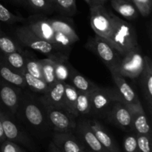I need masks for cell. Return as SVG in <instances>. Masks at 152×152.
Here are the masks:
<instances>
[{"label": "cell", "instance_id": "1", "mask_svg": "<svg viewBox=\"0 0 152 152\" xmlns=\"http://www.w3.org/2000/svg\"><path fill=\"white\" fill-rule=\"evenodd\" d=\"M111 28L107 42L121 56H124L129 50L138 45L137 34L132 24L111 13Z\"/></svg>", "mask_w": 152, "mask_h": 152}, {"label": "cell", "instance_id": "2", "mask_svg": "<svg viewBox=\"0 0 152 152\" xmlns=\"http://www.w3.org/2000/svg\"><path fill=\"white\" fill-rule=\"evenodd\" d=\"M91 111L96 114H108L116 101H122L117 89L102 88L97 87L90 93Z\"/></svg>", "mask_w": 152, "mask_h": 152}, {"label": "cell", "instance_id": "3", "mask_svg": "<svg viewBox=\"0 0 152 152\" xmlns=\"http://www.w3.org/2000/svg\"><path fill=\"white\" fill-rule=\"evenodd\" d=\"M15 36L24 46L48 56L58 50L53 44L36 35L27 25L18 27L15 31Z\"/></svg>", "mask_w": 152, "mask_h": 152}, {"label": "cell", "instance_id": "4", "mask_svg": "<svg viewBox=\"0 0 152 152\" xmlns=\"http://www.w3.org/2000/svg\"><path fill=\"white\" fill-rule=\"evenodd\" d=\"M143 65L144 56L139 45H137L129 50L123 56L117 72L124 77L137 78L142 73Z\"/></svg>", "mask_w": 152, "mask_h": 152}, {"label": "cell", "instance_id": "5", "mask_svg": "<svg viewBox=\"0 0 152 152\" xmlns=\"http://www.w3.org/2000/svg\"><path fill=\"white\" fill-rule=\"evenodd\" d=\"M91 47L98 55L107 68L111 71L117 72L121 62V55L102 37L96 35L91 42Z\"/></svg>", "mask_w": 152, "mask_h": 152}, {"label": "cell", "instance_id": "6", "mask_svg": "<svg viewBox=\"0 0 152 152\" xmlns=\"http://www.w3.org/2000/svg\"><path fill=\"white\" fill-rule=\"evenodd\" d=\"M90 12L92 29L96 33V35L105 39L111 31L112 12L107 10L104 5L91 6Z\"/></svg>", "mask_w": 152, "mask_h": 152}, {"label": "cell", "instance_id": "7", "mask_svg": "<svg viewBox=\"0 0 152 152\" xmlns=\"http://www.w3.org/2000/svg\"><path fill=\"white\" fill-rule=\"evenodd\" d=\"M48 123L56 132H71L77 128L74 117L62 108L45 107Z\"/></svg>", "mask_w": 152, "mask_h": 152}, {"label": "cell", "instance_id": "8", "mask_svg": "<svg viewBox=\"0 0 152 152\" xmlns=\"http://www.w3.org/2000/svg\"><path fill=\"white\" fill-rule=\"evenodd\" d=\"M26 21V25L36 35L53 45L54 31L50 22V19L46 17L45 15L43 13L31 15Z\"/></svg>", "mask_w": 152, "mask_h": 152}, {"label": "cell", "instance_id": "9", "mask_svg": "<svg viewBox=\"0 0 152 152\" xmlns=\"http://www.w3.org/2000/svg\"><path fill=\"white\" fill-rule=\"evenodd\" d=\"M0 120L2 123L3 130L6 140L12 141L16 144H22L24 146L30 148L31 151H34V145L31 140L22 131L19 130L18 126L1 111H0Z\"/></svg>", "mask_w": 152, "mask_h": 152}, {"label": "cell", "instance_id": "10", "mask_svg": "<svg viewBox=\"0 0 152 152\" xmlns=\"http://www.w3.org/2000/svg\"><path fill=\"white\" fill-rule=\"evenodd\" d=\"M110 121L125 131L132 129V115L127 105L123 101H116L108 114Z\"/></svg>", "mask_w": 152, "mask_h": 152}, {"label": "cell", "instance_id": "11", "mask_svg": "<svg viewBox=\"0 0 152 152\" xmlns=\"http://www.w3.org/2000/svg\"><path fill=\"white\" fill-rule=\"evenodd\" d=\"M126 105L132 115V129L138 134L151 137V127L141 103L137 105L126 104Z\"/></svg>", "mask_w": 152, "mask_h": 152}, {"label": "cell", "instance_id": "12", "mask_svg": "<svg viewBox=\"0 0 152 152\" xmlns=\"http://www.w3.org/2000/svg\"><path fill=\"white\" fill-rule=\"evenodd\" d=\"M42 102L45 107L65 108V83L56 81L45 92Z\"/></svg>", "mask_w": 152, "mask_h": 152}, {"label": "cell", "instance_id": "13", "mask_svg": "<svg viewBox=\"0 0 152 152\" xmlns=\"http://www.w3.org/2000/svg\"><path fill=\"white\" fill-rule=\"evenodd\" d=\"M52 142L62 152H80L86 148L71 132H55Z\"/></svg>", "mask_w": 152, "mask_h": 152}, {"label": "cell", "instance_id": "14", "mask_svg": "<svg viewBox=\"0 0 152 152\" xmlns=\"http://www.w3.org/2000/svg\"><path fill=\"white\" fill-rule=\"evenodd\" d=\"M111 74L117 86V91L120 94L122 101L124 103L129 105H137L141 103L137 94L128 83L124 77L116 71H111Z\"/></svg>", "mask_w": 152, "mask_h": 152}, {"label": "cell", "instance_id": "15", "mask_svg": "<svg viewBox=\"0 0 152 152\" xmlns=\"http://www.w3.org/2000/svg\"><path fill=\"white\" fill-rule=\"evenodd\" d=\"M77 134L81 142L94 152H108L101 145L90 126L89 122H82L77 128Z\"/></svg>", "mask_w": 152, "mask_h": 152}, {"label": "cell", "instance_id": "16", "mask_svg": "<svg viewBox=\"0 0 152 152\" xmlns=\"http://www.w3.org/2000/svg\"><path fill=\"white\" fill-rule=\"evenodd\" d=\"M89 123L98 140L107 151L108 152H120L118 145L112 137L108 133L106 129L99 122L94 120L89 122Z\"/></svg>", "mask_w": 152, "mask_h": 152}, {"label": "cell", "instance_id": "17", "mask_svg": "<svg viewBox=\"0 0 152 152\" xmlns=\"http://www.w3.org/2000/svg\"><path fill=\"white\" fill-rule=\"evenodd\" d=\"M0 101L6 108L15 111L19 102L17 91L10 84L0 83Z\"/></svg>", "mask_w": 152, "mask_h": 152}, {"label": "cell", "instance_id": "18", "mask_svg": "<svg viewBox=\"0 0 152 152\" xmlns=\"http://www.w3.org/2000/svg\"><path fill=\"white\" fill-rule=\"evenodd\" d=\"M48 58L53 59L55 66V76L57 81L65 82L69 80L71 67L68 62V57L62 54H53L48 56Z\"/></svg>", "mask_w": 152, "mask_h": 152}, {"label": "cell", "instance_id": "19", "mask_svg": "<svg viewBox=\"0 0 152 152\" xmlns=\"http://www.w3.org/2000/svg\"><path fill=\"white\" fill-rule=\"evenodd\" d=\"M141 76V83L147 100L151 104L152 97V63L148 56H144V65Z\"/></svg>", "mask_w": 152, "mask_h": 152}, {"label": "cell", "instance_id": "20", "mask_svg": "<svg viewBox=\"0 0 152 152\" xmlns=\"http://www.w3.org/2000/svg\"><path fill=\"white\" fill-rule=\"evenodd\" d=\"M0 77L11 86L19 88H24L26 86L23 76L12 70L2 61H0Z\"/></svg>", "mask_w": 152, "mask_h": 152}, {"label": "cell", "instance_id": "21", "mask_svg": "<svg viewBox=\"0 0 152 152\" xmlns=\"http://www.w3.org/2000/svg\"><path fill=\"white\" fill-rule=\"evenodd\" d=\"M24 116L30 124L36 127H40L44 123L45 117L42 111L34 102H28L25 104Z\"/></svg>", "mask_w": 152, "mask_h": 152}, {"label": "cell", "instance_id": "22", "mask_svg": "<svg viewBox=\"0 0 152 152\" xmlns=\"http://www.w3.org/2000/svg\"><path fill=\"white\" fill-rule=\"evenodd\" d=\"M111 4L115 11L127 19L133 20L137 17L138 10L130 1L126 0H111Z\"/></svg>", "mask_w": 152, "mask_h": 152}, {"label": "cell", "instance_id": "23", "mask_svg": "<svg viewBox=\"0 0 152 152\" xmlns=\"http://www.w3.org/2000/svg\"><path fill=\"white\" fill-rule=\"evenodd\" d=\"M69 80H71L72 86L79 91L91 93L98 87L94 83L91 82L72 68H71Z\"/></svg>", "mask_w": 152, "mask_h": 152}, {"label": "cell", "instance_id": "24", "mask_svg": "<svg viewBox=\"0 0 152 152\" xmlns=\"http://www.w3.org/2000/svg\"><path fill=\"white\" fill-rule=\"evenodd\" d=\"M78 91L72 86L65 83V108L74 117H77V99Z\"/></svg>", "mask_w": 152, "mask_h": 152}, {"label": "cell", "instance_id": "25", "mask_svg": "<svg viewBox=\"0 0 152 152\" xmlns=\"http://www.w3.org/2000/svg\"><path fill=\"white\" fill-rule=\"evenodd\" d=\"M5 55L4 62L12 70L18 74H22L25 71V61L26 58L19 51L13 52Z\"/></svg>", "mask_w": 152, "mask_h": 152}, {"label": "cell", "instance_id": "26", "mask_svg": "<svg viewBox=\"0 0 152 152\" xmlns=\"http://www.w3.org/2000/svg\"><path fill=\"white\" fill-rule=\"evenodd\" d=\"M39 61L41 65L43 80L50 87L57 81L55 76L54 62L50 58H45Z\"/></svg>", "mask_w": 152, "mask_h": 152}, {"label": "cell", "instance_id": "27", "mask_svg": "<svg viewBox=\"0 0 152 152\" xmlns=\"http://www.w3.org/2000/svg\"><path fill=\"white\" fill-rule=\"evenodd\" d=\"M50 22L51 24L53 29L56 32H60L62 34L68 36L71 38L74 39L77 42L79 41V37L77 32L74 30V27L71 25L70 22L67 21L62 20L60 19H49Z\"/></svg>", "mask_w": 152, "mask_h": 152}, {"label": "cell", "instance_id": "28", "mask_svg": "<svg viewBox=\"0 0 152 152\" xmlns=\"http://www.w3.org/2000/svg\"><path fill=\"white\" fill-rule=\"evenodd\" d=\"M22 75L25 79L26 86H28L30 88L32 89L34 91L45 93L49 88V86H48L47 83L42 79L37 78V77L28 74L26 71L23 72Z\"/></svg>", "mask_w": 152, "mask_h": 152}, {"label": "cell", "instance_id": "29", "mask_svg": "<svg viewBox=\"0 0 152 152\" xmlns=\"http://www.w3.org/2000/svg\"><path fill=\"white\" fill-rule=\"evenodd\" d=\"M53 6L55 10L66 16H73L77 11L76 0H54Z\"/></svg>", "mask_w": 152, "mask_h": 152}, {"label": "cell", "instance_id": "30", "mask_svg": "<svg viewBox=\"0 0 152 152\" xmlns=\"http://www.w3.org/2000/svg\"><path fill=\"white\" fill-rule=\"evenodd\" d=\"M0 50L4 54H8L13 52L20 50L19 45L13 41L10 37H7L1 30H0Z\"/></svg>", "mask_w": 152, "mask_h": 152}, {"label": "cell", "instance_id": "31", "mask_svg": "<svg viewBox=\"0 0 152 152\" xmlns=\"http://www.w3.org/2000/svg\"><path fill=\"white\" fill-rule=\"evenodd\" d=\"M77 111L80 114H88L91 112L90 93L79 91L77 99Z\"/></svg>", "mask_w": 152, "mask_h": 152}, {"label": "cell", "instance_id": "32", "mask_svg": "<svg viewBox=\"0 0 152 152\" xmlns=\"http://www.w3.org/2000/svg\"><path fill=\"white\" fill-rule=\"evenodd\" d=\"M25 2L41 13H50L55 10L54 6L47 0H25Z\"/></svg>", "mask_w": 152, "mask_h": 152}, {"label": "cell", "instance_id": "33", "mask_svg": "<svg viewBox=\"0 0 152 152\" xmlns=\"http://www.w3.org/2000/svg\"><path fill=\"white\" fill-rule=\"evenodd\" d=\"M25 71L31 74V75L37 77V78L43 80L41 65H40L39 60L26 58V61H25Z\"/></svg>", "mask_w": 152, "mask_h": 152}, {"label": "cell", "instance_id": "34", "mask_svg": "<svg viewBox=\"0 0 152 152\" xmlns=\"http://www.w3.org/2000/svg\"><path fill=\"white\" fill-rule=\"evenodd\" d=\"M25 19L21 16H18L12 13L4 6L0 3V21L4 23L13 24L16 22H23Z\"/></svg>", "mask_w": 152, "mask_h": 152}, {"label": "cell", "instance_id": "35", "mask_svg": "<svg viewBox=\"0 0 152 152\" xmlns=\"http://www.w3.org/2000/svg\"><path fill=\"white\" fill-rule=\"evenodd\" d=\"M139 152H151V137L135 134Z\"/></svg>", "mask_w": 152, "mask_h": 152}, {"label": "cell", "instance_id": "36", "mask_svg": "<svg viewBox=\"0 0 152 152\" xmlns=\"http://www.w3.org/2000/svg\"><path fill=\"white\" fill-rule=\"evenodd\" d=\"M137 10L142 16L145 17L150 14L152 8V0H132Z\"/></svg>", "mask_w": 152, "mask_h": 152}, {"label": "cell", "instance_id": "37", "mask_svg": "<svg viewBox=\"0 0 152 152\" xmlns=\"http://www.w3.org/2000/svg\"><path fill=\"white\" fill-rule=\"evenodd\" d=\"M123 149L125 152H139L136 134H129L125 137Z\"/></svg>", "mask_w": 152, "mask_h": 152}, {"label": "cell", "instance_id": "38", "mask_svg": "<svg viewBox=\"0 0 152 152\" xmlns=\"http://www.w3.org/2000/svg\"><path fill=\"white\" fill-rule=\"evenodd\" d=\"M25 150L22 149L18 144L12 141L5 140L1 142L0 152H24Z\"/></svg>", "mask_w": 152, "mask_h": 152}, {"label": "cell", "instance_id": "39", "mask_svg": "<svg viewBox=\"0 0 152 152\" xmlns=\"http://www.w3.org/2000/svg\"><path fill=\"white\" fill-rule=\"evenodd\" d=\"M108 0H89L88 4L90 7L94 5H104Z\"/></svg>", "mask_w": 152, "mask_h": 152}, {"label": "cell", "instance_id": "40", "mask_svg": "<svg viewBox=\"0 0 152 152\" xmlns=\"http://www.w3.org/2000/svg\"><path fill=\"white\" fill-rule=\"evenodd\" d=\"M6 140L5 136L4 134V130H3L2 123H1V120H0V142H2Z\"/></svg>", "mask_w": 152, "mask_h": 152}, {"label": "cell", "instance_id": "41", "mask_svg": "<svg viewBox=\"0 0 152 152\" xmlns=\"http://www.w3.org/2000/svg\"><path fill=\"white\" fill-rule=\"evenodd\" d=\"M48 152H62L53 142H50V145H49V148H48Z\"/></svg>", "mask_w": 152, "mask_h": 152}, {"label": "cell", "instance_id": "42", "mask_svg": "<svg viewBox=\"0 0 152 152\" xmlns=\"http://www.w3.org/2000/svg\"><path fill=\"white\" fill-rule=\"evenodd\" d=\"M80 152H94V151H91V150H90V149H88V148H83V150H81V151H80Z\"/></svg>", "mask_w": 152, "mask_h": 152}, {"label": "cell", "instance_id": "43", "mask_svg": "<svg viewBox=\"0 0 152 152\" xmlns=\"http://www.w3.org/2000/svg\"><path fill=\"white\" fill-rule=\"evenodd\" d=\"M47 1H49L50 3H51V4L53 5V1H54V0H47Z\"/></svg>", "mask_w": 152, "mask_h": 152}, {"label": "cell", "instance_id": "44", "mask_svg": "<svg viewBox=\"0 0 152 152\" xmlns=\"http://www.w3.org/2000/svg\"><path fill=\"white\" fill-rule=\"evenodd\" d=\"M14 1H19V2H25V0H14Z\"/></svg>", "mask_w": 152, "mask_h": 152}, {"label": "cell", "instance_id": "45", "mask_svg": "<svg viewBox=\"0 0 152 152\" xmlns=\"http://www.w3.org/2000/svg\"><path fill=\"white\" fill-rule=\"evenodd\" d=\"M85 1H86V3H88V2H89V0H84Z\"/></svg>", "mask_w": 152, "mask_h": 152}, {"label": "cell", "instance_id": "46", "mask_svg": "<svg viewBox=\"0 0 152 152\" xmlns=\"http://www.w3.org/2000/svg\"><path fill=\"white\" fill-rule=\"evenodd\" d=\"M126 1H132V0H126Z\"/></svg>", "mask_w": 152, "mask_h": 152}, {"label": "cell", "instance_id": "47", "mask_svg": "<svg viewBox=\"0 0 152 152\" xmlns=\"http://www.w3.org/2000/svg\"><path fill=\"white\" fill-rule=\"evenodd\" d=\"M24 152H26V151H24Z\"/></svg>", "mask_w": 152, "mask_h": 152}]
</instances>
